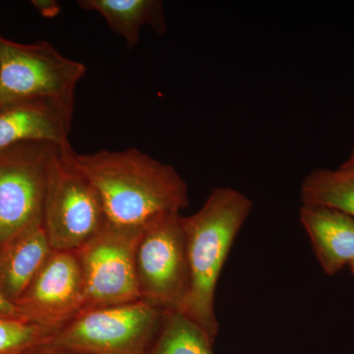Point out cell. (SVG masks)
<instances>
[{"label":"cell","mask_w":354,"mask_h":354,"mask_svg":"<svg viewBox=\"0 0 354 354\" xmlns=\"http://www.w3.org/2000/svg\"><path fill=\"white\" fill-rule=\"evenodd\" d=\"M241 191L218 187L196 213L183 216L190 271V290L181 314L196 323L215 342L218 323L216 285L232 244L252 211Z\"/></svg>","instance_id":"7a4b0ae2"},{"label":"cell","mask_w":354,"mask_h":354,"mask_svg":"<svg viewBox=\"0 0 354 354\" xmlns=\"http://www.w3.org/2000/svg\"><path fill=\"white\" fill-rule=\"evenodd\" d=\"M213 344L196 323L183 314L169 313L150 354H214Z\"/></svg>","instance_id":"9a60e30c"},{"label":"cell","mask_w":354,"mask_h":354,"mask_svg":"<svg viewBox=\"0 0 354 354\" xmlns=\"http://www.w3.org/2000/svg\"><path fill=\"white\" fill-rule=\"evenodd\" d=\"M299 220L324 272L334 276L354 260V220L335 209L301 205Z\"/></svg>","instance_id":"8fae6325"},{"label":"cell","mask_w":354,"mask_h":354,"mask_svg":"<svg viewBox=\"0 0 354 354\" xmlns=\"http://www.w3.org/2000/svg\"><path fill=\"white\" fill-rule=\"evenodd\" d=\"M77 3L83 10L100 14L129 48L138 44L145 26L160 35L167 32L164 3L158 0H79Z\"/></svg>","instance_id":"4fadbf2b"},{"label":"cell","mask_w":354,"mask_h":354,"mask_svg":"<svg viewBox=\"0 0 354 354\" xmlns=\"http://www.w3.org/2000/svg\"><path fill=\"white\" fill-rule=\"evenodd\" d=\"M57 330L21 319H0V354H27Z\"/></svg>","instance_id":"2e32d148"},{"label":"cell","mask_w":354,"mask_h":354,"mask_svg":"<svg viewBox=\"0 0 354 354\" xmlns=\"http://www.w3.org/2000/svg\"><path fill=\"white\" fill-rule=\"evenodd\" d=\"M72 150L58 147L48 165L43 225L53 251H78L108 225L99 194L74 164Z\"/></svg>","instance_id":"3957f363"},{"label":"cell","mask_w":354,"mask_h":354,"mask_svg":"<svg viewBox=\"0 0 354 354\" xmlns=\"http://www.w3.org/2000/svg\"><path fill=\"white\" fill-rule=\"evenodd\" d=\"M74 102L34 99L0 106V150L23 142L71 146Z\"/></svg>","instance_id":"30bf717a"},{"label":"cell","mask_w":354,"mask_h":354,"mask_svg":"<svg viewBox=\"0 0 354 354\" xmlns=\"http://www.w3.org/2000/svg\"><path fill=\"white\" fill-rule=\"evenodd\" d=\"M53 251L43 221L0 246V293L15 304Z\"/></svg>","instance_id":"7c38bea8"},{"label":"cell","mask_w":354,"mask_h":354,"mask_svg":"<svg viewBox=\"0 0 354 354\" xmlns=\"http://www.w3.org/2000/svg\"><path fill=\"white\" fill-rule=\"evenodd\" d=\"M302 205L325 207L354 220V169H314L300 186Z\"/></svg>","instance_id":"5bb4252c"},{"label":"cell","mask_w":354,"mask_h":354,"mask_svg":"<svg viewBox=\"0 0 354 354\" xmlns=\"http://www.w3.org/2000/svg\"><path fill=\"white\" fill-rule=\"evenodd\" d=\"M349 266H351V271H353V274H354V260L353 261V263H351V264Z\"/></svg>","instance_id":"44dd1931"},{"label":"cell","mask_w":354,"mask_h":354,"mask_svg":"<svg viewBox=\"0 0 354 354\" xmlns=\"http://www.w3.org/2000/svg\"><path fill=\"white\" fill-rule=\"evenodd\" d=\"M71 158L99 194L109 225L143 228L189 205V188L176 169L138 149L72 150Z\"/></svg>","instance_id":"6da1fadb"},{"label":"cell","mask_w":354,"mask_h":354,"mask_svg":"<svg viewBox=\"0 0 354 354\" xmlns=\"http://www.w3.org/2000/svg\"><path fill=\"white\" fill-rule=\"evenodd\" d=\"M27 354H90L83 353V351H73V349H67L57 348V346H50V344H44L38 348L32 349Z\"/></svg>","instance_id":"d6986e66"},{"label":"cell","mask_w":354,"mask_h":354,"mask_svg":"<svg viewBox=\"0 0 354 354\" xmlns=\"http://www.w3.org/2000/svg\"><path fill=\"white\" fill-rule=\"evenodd\" d=\"M142 230L108 223L76 251L83 274L82 312L140 300L135 251Z\"/></svg>","instance_id":"ba28073f"},{"label":"cell","mask_w":354,"mask_h":354,"mask_svg":"<svg viewBox=\"0 0 354 354\" xmlns=\"http://www.w3.org/2000/svg\"><path fill=\"white\" fill-rule=\"evenodd\" d=\"M32 3L44 17H55L60 11L59 3L53 0H37V1H32Z\"/></svg>","instance_id":"e0dca14e"},{"label":"cell","mask_w":354,"mask_h":354,"mask_svg":"<svg viewBox=\"0 0 354 354\" xmlns=\"http://www.w3.org/2000/svg\"><path fill=\"white\" fill-rule=\"evenodd\" d=\"M341 167H346V169H354V147L351 156H349L348 160H346V162H344V164L341 165Z\"/></svg>","instance_id":"ffe728a7"},{"label":"cell","mask_w":354,"mask_h":354,"mask_svg":"<svg viewBox=\"0 0 354 354\" xmlns=\"http://www.w3.org/2000/svg\"><path fill=\"white\" fill-rule=\"evenodd\" d=\"M58 147L23 142L0 150V246L43 221L48 165Z\"/></svg>","instance_id":"52a82bcc"},{"label":"cell","mask_w":354,"mask_h":354,"mask_svg":"<svg viewBox=\"0 0 354 354\" xmlns=\"http://www.w3.org/2000/svg\"><path fill=\"white\" fill-rule=\"evenodd\" d=\"M0 319H21L23 320L15 304L6 299L1 293H0Z\"/></svg>","instance_id":"ac0fdd59"},{"label":"cell","mask_w":354,"mask_h":354,"mask_svg":"<svg viewBox=\"0 0 354 354\" xmlns=\"http://www.w3.org/2000/svg\"><path fill=\"white\" fill-rule=\"evenodd\" d=\"M165 316L143 300L87 310L46 344L90 354H150Z\"/></svg>","instance_id":"277c9868"},{"label":"cell","mask_w":354,"mask_h":354,"mask_svg":"<svg viewBox=\"0 0 354 354\" xmlns=\"http://www.w3.org/2000/svg\"><path fill=\"white\" fill-rule=\"evenodd\" d=\"M84 281L76 251H53L15 302L23 320L58 330L82 312Z\"/></svg>","instance_id":"9c48e42d"},{"label":"cell","mask_w":354,"mask_h":354,"mask_svg":"<svg viewBox=\"0 0 354 354\" xmlns=\"http://www.w3.org/2000/svg\"><path fill=\"white\" fill-rule=\"evenodd\" d=\"M86 72L48 41L20 44L0 35V106L34 99L74 102Z\"/></svg>","instance_id":"8992f818"},{"label":"cell","mask_w":354,"mask_h":354,"mask_svg":"<svg viewBox=\"0 0 354 354\" xmlns=\"http://www.w3.org/2000/svg\"><path fill=\"white\" fill-rule=\"evenodd\" d=\"M135 269L140 300L165 314L183 313L190 290L187 245L181 214H167L142 230Z\"/></svg>","instance_id":"5b68a950"}]
</instances>
